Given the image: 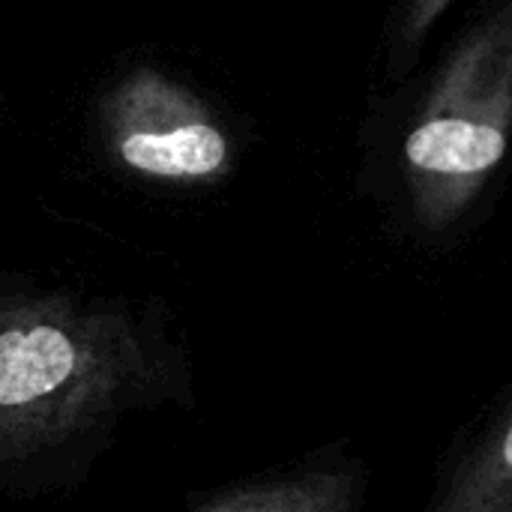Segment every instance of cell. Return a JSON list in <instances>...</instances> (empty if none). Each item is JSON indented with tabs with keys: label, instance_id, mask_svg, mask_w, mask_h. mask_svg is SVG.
Here are the masks:
<instances>
[{
	"label": "cell",
	"instance_id": "6da1fadb",
	"mask_svg": "<svg viewBox=\"0 0 512 512\" xmlns=\"http://www.w3.org/2000/svg\"><path fill=\"white\" fill-rule=\"evenodd\" d=\"M141 369L123 318L66 300L0 306V444H33L96 417Z\"/></svg>",
	"mask_w": 512,
	"mask_h": 512
},
{
	"label": "cell",
	"instance_id": "7a4b0ae2",
	"mask_svg": "<svg viewBox=\"0 0 512 512\" xmlns=\"http://www.w3.org/2000/svg\"><path fill=\"white\" fill-rule=\"evenodd\" d=\"M512 126V6L477 27L444 66L405 141L417 219L447 228L507 153Z\"/></svg>",
	"mask_w": 512,
	"mask_h": 512
},
{
	"label": "cell",
	"instance_id": "3957f363",
	"mask_svg": "<svg viewBox=\"0 0 512 512\" xmlns=\"http://www.w3.org/2000/svg\"><path fill=\"white\" fill-rule=\"evenodd\" d=\"M111 156L162 183H213L234 165V144L216 114L180 81L141 66L120 78L99 108Z\"/></svg>",
	"mask_w": 512,
	"mask_h": 512
},
{
	"label": "cell",
	"instance_id": "277c9868",
	"mask_svg": "<svg viewBox=\"0 0 512 512\" xmlns=\"http://www.w3.org/2000/svg\"><path fill=\"white\" fill-rule=\"evenodd\" d=\"M423 512H512V387L453 453Z\"/></svg>",
	"mask_w": 512,
	"mask_h": 512
},
{
	"label": "cell",
	"instance_id": "5b68a950",
	"mask_svg": "<svg viewBox=\"0 0 512 512\" xmlns=\"http://www.w3.org/2000/svg\"><path fill=\"white\" fill-rule=\"evenodd\" d=\"M363 477L348 465H324L222 495L198 512H360Z\"/></svg>",
	"mask_w": 512,
	"mask_h": 512
},
{
	"label": "cell",
	"instance_id": "8992f818",
	"mask_svg": "<svg viewBox=\"0 0 512 512\" xmlns=\"http://www.w3.org/2000/svg\"><path fill=\"white\" fill-rule=\"evenodd\" d=\"M450 3H453V0H411L408 18H405L408 33H411V36H423V33L435 24V18H438Z\"/></svg>",
	"mask_w": 512,
	"mask_h": 512
}]
</instances>
